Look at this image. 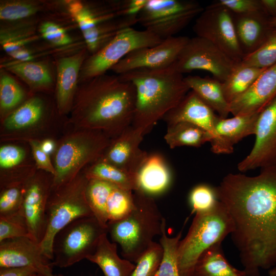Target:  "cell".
I'll return each instance as SVG.
<instances>
[{
    "label": "cell",
    "mask_w": 276,
    "mask_h": 276,
    "mask_svg": "<svg viewBox=\"0 0 276 276\" xmlns=\"http://www.w3.org/2000/svg\"><path fill=\"white\" fill-rule=\"evenodd\" d=\"M215 189L233 220L232 240L247 276L276 266V165L255 176L229 173Z\"/></svg>",
    "instance_id": "obj_1"
},
{
    "label": "cell",
    "mask_w": 276,
    "mask_h": 276,
    "mask_svg": "<svg viewBox=\"0 0 276 276\" xmlns=\"http://www.w3.org/2000/svg\"><path fill=\"white\" fill-rule=\"evenodd\" d=\"M135 90L119 75L104 74L79 83L71 121L80 129L100 131L110 139L132 124Z\"/></svg>",
    "instance_id": "obj_2"
},
{
    "label": "cell",
    "mask_w": 276,
    "mask_h": 276,
    "mask_svg": "<svg viewBox=\"0 0 276 276\" xmlns=\"http://www.w3.org/2000/svg\"><path fill=\"white\" fill-rule=\"evenodd\" d=\"M135 90L131 126L144 136L176 106L190 89L183 74L171 65L159 70L140 69L119 75Z\"/></svg>",
    "instance_id": "obj_3"
},
{
    "label": "cell",
    "mask_w": 276,
    "mask_h": 276,
    "mask_svg": "<svg viewBox=\"0 0 276 276\" xmlns=\"http://www.w3.org/2000/svg\"><path fill=\"white\" fill-rule=\"evenodd\" d=\"M133 195L134 209L123 219L108 222L107 231L112 242L119 245L123 258L136 263L154 238L161 235L164 218L152 197L138 190Z\"/></svg>",
    "instance_id": "obj_4"
},
{
    "label": "cell",
    "mask_w": 276,
    "mask_h": 276,
    "mask_svg": "<svg viewBox=\"0 0 276 276\" xmlns=\"http://www.w3.org/2000/svg\"><path fill=\"white\" fill-rule=\"evenodd\" d=\"M234 230L229 213L219 200L211 210L197 213L177 249L180 276H190L200 256Z\"/></svg>",
    "instance_id": "obj_5"
},
{
    "label": "cell",
    "mask_w": 276,
    "mask_h": 276,
    "mask_svg": "<svg viewBox=\"0 0 276 276\" xmlns=\"http://www.w3.org/2000/svg\"><path fill=\"white\" fill-rule=\"evenodd\" d=\"M88 179L84 172L70 181L52 187L46 209V229L40 243L43 255L53 259V243L56 235L71 222L94 216L86 197Z\"/></svg>",
    "instance_id": "obj_6"
},
{
    "label": "cell",
    "mask_w": 276,
    "mask_h": 276,
    "mask_svg": "<svg viewBox=\"0 0 276 276\" xmlns=\"http://www.w3.org/2000/svg\"><path fill=\"white\" fill-rule=\"evenodd\" d=\"M111 140L101 131L87 129H79L65 136L56 149L52 187L70 181L84 167L97 160Z\"/></svg>",
    "instance_id": "obj_7"
},
{
    "label": "cell",
    "mask_w": 276,
    "mask_h": 276,
    "mask_svg": "<svg viewBox=\"0 0 276 276\" xmlns=\"http://www.w3.org/2000/svg\"><path fill=\"white\" fill-rule=\"evenodd\" d=\"M107 227L94 216L80 218L70 223L56 235L53 243V266H71L95 251Z\"/></svg>",
    "instance_id": "obj_8"
},
{
    "label": "cell",
    "mask_w": 276,
    "mask_h": 276,
    "mask_svg": "<svg viewBox=\"0 0 276 276\" xmlns=\"http://www.w3.org/2000/svg\"><path fill=\"white\" fill-rule=\"evenodd\" d=\"M193 0H147L137 23L162 40L174 37L203 10Z\"/></svg>",
    "instance_id": "obj_9"
},
{
    "label": "cell",
    "mask_w": 276,
    "mask_h": 276,
    "mask_svg": "<svg viewBox=\"0 0 276 276\" xmlns=\"http://www.w3.org/2000/svg\"><path fill=\"white\" fill-rule=\"evenodd\" d=\"M163 40L146 30L130 27L121 31L98 51L86 58L80 70L79 84L105 74L133 51L157 45Z\"/></svg>",
    "instance_id": "obj_10"
},
{
    "label": "cell",
    "mask_w": 276,
    "mask_h": 276,
    "mask_svg": "<svg viewBox=\"0 0 276 276\" xmlns=\"http://www.w3.org/2000/svg\"><path fill=\"white\" fill-rule=\"evenodd\" d=\"M237 64L211 41L196 36L189 38L171 66L182 74L194 70L206 71L222 83Z\"/></svg>",
    "instance_id": "obj_11"
},
{
    "label": "cell",
    "mask_w": 276,
    "mask_h": 276,
    "mask_svg": "<svg viewBox=\"0 0 276 276\" xmlns=\"http://www.w3.org/2000/svg\"><path fill=\"white\" fill-rule=\"evenodd\" d=\"M193 29L197 36L211 41L236 63L244 58L235 32L233 14L227 8L213 3L197 17Z\"/></svg>",
    "instance_id": "obj_12"
},
{
    "label": "cell",
    "mask_w": 276,
    "mask_h": 276,
    "mask_svg": "<svg viewBox=\"0 0 276 276\" xmlns=\"http://www.w3.org/2000/svg\"><path fill=\"white\" fill-rule=\"evenodd\" d=\"M53 176L44 173L32 174L23 183L21 214L29 237L40 243L46 229V209L52 189Z\"/></svg>",
    "instance_id": "obj_13"
},
{
    "label": "cell",
    "mask_w": 276,
    "mask_h": 276,
    "mask_svg": "<svg viewBox=\"0 0 276 276\" xmlns=\"http://www.w3.org/2000/svg\"><path fill=\"white\" fill-rule=\"evenodd\" d=\"M189 39L186 36H174L157 45L135 50L110 70L120 75L136 70L167 68L176 61Z\"/></svg>",
    "instance_id": "obj_14"
},
{
    "label": "cell",
    "mask_w": 276,
    "mask_h": 276,
    "mask_svg": "<svg viewBox=\"0 0 276 276\" xmlns=\"http://www.w3.org/2000/svg\"><path fill=\"white\" fill-rule=\"evenodd\" d=\"M255 135L252 149L237 165L241 172L276 165V97L260 111Z\"/></svg>",
    "instance_id": "obj_15"
},
{
    "label": "cell",
    "mask_w": 276,
    "mask_h": 276,
    "mask_svg": "<svg viewBox=\"0 0 276 276\" xmlns=\"http://www.w3.org/2000/svg\"><path fill=\"white\" fill-rule=\"evenodd\" d=\"M144 135L131 125L117 137L98 159L109 163L134 176L148 153L140 147Z\"/></svg>",
    "instance_id": "obj_16"
},
{
    "label": "cell",
    "mask_w": 276,
    "mask_h": 276,
    "mask_svg": "<svg viewBox=\"0 0 276 276\" xmlns=\"http://www.w3.org/2000/svg\"><path fill=\"white\" fill-rule=\"evenodd\" d=\"M86 47L56 60V101L60 114L70 112L79 85L81 67L88 55Z\"/></svg>",
    "instance_id": "obj_17"
},
{
    "label": "cell",
    "mask_w": 276,
    "mask_h": 276,
    "mask_svg": "<svg viewBox=\"0 0 276 276\" xmlns=\"http://www.w3.org/2000/svg\"><path fill=\"white\" fill-rule=\"evenodd\" d=\"M260 112L234 116L231 118L218 116L215 124L214 136L210 142L211 151L217 154L232 153L236 144L255 134Z\"/></svg>",
    "instance_id": "obj_18"
},
{
    "label": "cell",
    "mask_w": 276,
    "mask_h": 276,
    "mask_svg": "<svg viewBox=\"0 0 276 276\" xmlns=\"http://www.w3.org/2000/svg\"><path fill=\"white\" fill-rule=\"evenodd\" d=\"M33 266L38 270L53 266L43 254L40 245L29 237L0 242V268Z\"/></svg>",
    "instance_id": "obj_19"
},
{
    "label": "cell",
    "mask_w": 276,
    "mask_h": 276,
    "mask_svg": "<svg viewBox=\"0 0 276 276\" xmlns=\"http://www.w3.org/2000/svg\"><path fill=\"white\" fill-rule=\"evenodd\" d=\"M276 97V64L265 69L251 87L229 104L233 116L260 112Z\"/></svg>",
    "instance_id": "obj_20"
},
{
    "label": "cell",
    "mask_w": 276,
    "mask_h": 276,
    "mask_svg": "<svg viewBox=\"0 0 276 276\" xmlns=\"http://www.w3.org/2000/svg\"><path fill=\"white\" fill-rule=\"evenodd\" d=\"M233 14L236 34L244 56L260 47L274 29L271 18L262 11Z\"/></svg>",
    "instance_id": "obj_21"
},
{
    "label": "cell",
    "mask_w": 276,
    "mask_h": 276,
    "mask_svg": "<svg viewBox=\"0 0 276 276\" xmlns=\"http://www.w3.org/2000/svg\"><path fill=\"white\" fill-rule=\"evenodd\" d=\"M218 116L193 90L163 118L167 125L185 122L196 125L214 136V126Z\"/></svg>",
    "instance_id": "obj_22"
},
{
    "label": "cell",
    "mask_w": 276,
    "mask_h": 276,
    "mask_svg": "<svg viewBox=\"0 0 276 276\" xmlns=\"http://www.w3.org/2000/svg\"><path fill=\"white\" fill-rule=\"evenodd\" d=\"M172 179L170 169L160 154H148L137 175L138 191L152 197L161 194L170 187Z\"/></svg>",
    "instance_id": "obj_23"
},
{
    "label": "cell",
    "mask_w": 276,
    "mask_h": 276,
    "mask_svg": "<svg viewBox=\"0 0 276 276\" xmlns=\"http://www.w3.org/2000/svg\"><path fill=\"white\" fill-rule=\"evenodd\" d=\"M5 70L16 75L34 90H47L53 87L54 77L45 61L13 60L2 64Z\"/></svg>",
    "instance_id": "obj_24"
},
{
    "label": "cell",
    "mask_w": 276,
    "mask_h": 276,
    "mask_svg": "<svg viewBox=\"0 0 276 276\" xmlns=\"http://www.w3.org/2000/svg\"><path fill=\"white\" fill-rule=\"evenodd\" d=\"M107 234L102 236L95 251L87 260L97 264L104 276H131L135 264L120 257L117 244L109 241Z\"/></svg>",
    "instance_id": "obj_25"
},
{
    "label": "cell",
    "mask_w": 276,
    "mask_h": 276,
    "mask_svg": "<svg viewBox=\"0 0 276 276\" xmlns=\"http://www.w3.org/2000/svg\"><path fill=\"white\" fill-rule=\"evenodd\" d=\"M137 23V15L118 16L82 31L85 47L91 54L98 51L121 31Z\"/></svg>",
    "instance_id": "obj_26"
},
{
    "label": "cell",
    "mask_w": 276,
    "mask_h": 276,
    "mask_svg": "<svg viewBox=\"0 0 276 276\" xmlns=\"http://www.w3.org/2000/svg\"><path fill=\"white\" fill-rule=\"evenodd\" d=\"M185 81L189 88L217 115L221 118H227L231 113L229 104L223 93L222 83L210 77L189 76L185 77Z\"/></svg>",
    "instance_id": "obj_27"
},
{
    "label": "cell",
    "mask_w": 276,
    "mask_h": 276,
    "mask_svg": "<svg viewBox=\"0 0 276 276\" xmlns=\"http://www.w3.org/2000/svg\"><path fill=\"white\" fill-rule=\"evenodd\" d=\"M190 276H247L244 270L233 267L227 261L221 243L211 247L200 256Z\"/></svg>",
    "instance_id": "obj_28"
},
{
    "label": "cell",
    "mask_w": 276,
    "mask_h": 276,
    "mask_svg": "<svg viewBox=\"0 0 276 276\" xmlns=\"http://www.w3.org/2000/svg\"><path fill=\"white\" fill-rule=\"evenodd\" d=\"M46 111L44 101L38 96L30 98L11 112L3 125L9 130H19L31 127L39 123Z\"/></svg>",
    "instance_id": "obj_29"
},
{
    "label": "cell",
    "mask_w": 276,
    "mask_h": 276,
    "mask_svg": "<svg viewBox=\"0 0 276 276\" xmlns=\"http://www.w3.org/2000/svg\"><path fill=\"white\" fill-rule=\"evenodd\" d=\"M212 135L203 128L181 122L167 125L164 139L171 149L181 146L199 147L212 140Z\"/></svg>",
    "instance_id": "obj_30"
},
{
    "label": "cell",
    "mask_w": 276,
    "mask_h": 276,
    "mask_svg": "<svg viewBox=\"0 0 276 276\" xmlns=\"http://www.w3.org/2000/svg\"><path fill=\"white\" fill-rule=\"evenodd\" d=\"M265 70L237 64L222 82L224 95L229 104L248 90Z\"/></svg>",
    "instance_id": "obj_31"
},
{
    "label": "cell",
    "mask_w": 276,
    "mask_h": 276,
    "mask_svg": "<svg viewBox=\"0 0 276 276\" xmlns=\"http://www.w3.org/2000/svg\"><path fill=\"white\" fill-rule=\"evenodd\" d=\"M88 179H98L120 188L135 191L137 190L135 177L106 162L98 159L84 172Z\"/></svg>",
    "instance_id": "obj_32"
},
{
    "label": "cell",
    "mask_w": 276,
    "mask_h": 276,
    "mask_svg": "<svg viewBox=\"0 0 276 276\" xmlns=\"http://www.w3.org/2000/svg\"><path fill=\"white\" fill-rule=\"evenodd\" d=\"M116 185L98 180L88 179L86 197L94 216L103 225L107 227L108 222L107 204L110 194Z\"/></svg>",
    "instance_id": "obj_33"
},
{
    "label": "cell",
    "mask_w": 276,
    "mask_h": 276,
    "mask_svg": "<svg viewBox=\"0 0 276 276\" xmlns=\"http://www.w3.org/2000/svg\"><path fill=\"white\" fill-rule=\"evenodd\" d=\"M159 243L163 254L155 276H180L177 261V249L181 237V231L175 237H170L166 231V220L164 218Z\"/></svg>",
    "instance_id": "obj_34"
},
{
    "label": "cell",
    "mask_w": 276,
    "mask_h": 276,
    "mask_svg": "<svg viewBox=\"0 0 276 276\" xmlns=\"http://www.w3.org/2000/svg\"><path fill=\"white\" fill-rule=\"evenodd\" d=\"M25 93L17 81L6 70H1L0 107L2 111L14 110L20 105Z\"/></svg>",
    "instance_id": "obj_35"
},
{
    "label": "cell",
    "mask_w": 276,
    "mask_h": 276,
    "mask_svg": "<svg viewBox=\"0 0 276 276\" xmlns=\"http://www.w3.org/2000/svg\"><path fill=\"white\" fill-rule=\"evenodd\" d=\"M134 208L133 191L116 186L110 194L107 204L108 222L123 219Z\"/></svg>",
    "instance_id": "obj_36"
},
{
    "label": "cell",
    "mask_w": 276,
    "mask_h": 276,
    "mask_svg": "<svg viewBox=\"0 0 276 276\" xmlns=\"http://www.w3.org/2000/svg\"><path fill=\"white\" fill-rule=\"evenodd\" d=\"M39 2L32 1H6L0 4V19L13 22L31 18L41 9Z\"/></svg>",
    "instance_id": "obj_37"
},
{
    "label": "cell",
    "mask_w": 276,
    "mask_h": 276,
    "mask_svg": "<svg viewBox=\"0 0 276 276\" xmlns=\"http://www.w3.org/2000/svg\"><path fill=\"white\" fill-rule=\"evenodd\" d=\"M241 65L266 69L276 64V29L254 52L244 57Z\"/></svg>",
    "instance_id": "obj_38"
},
{
    "label": "cell",
    "mask_w": 276,
    "mask_h": 276,
    "mask_svg": "<svg viewBox=\"0 0 276 276\" xmlns=\"http://www.w3.org/2000/svg\"><path fill=\"white\" fill-rule=\"evenodd\" d=\"M23 183L2 188L0 195V217L21 215Z\"/></svg>",
    "instance_id": "obj_39"
},
{
    "label": "cell",
    "mask_w": 276,
    "mask_h": 276,
    "mask_svg": "<svg viewBox=\"0 0 276 276\" xmlns=\"http://www.w3.org/2000/svg\"><path fill=\"white\" fill-rule=\"evenodd\" d=\"M219 201L215 187L202 183L194 187L189 196L192 213L208 211Z\"/></svg>",
    "instance_id": "obj_40"
},
{
    "label": "cell",
    "mask_w": 276,
    "mask_h": 276,
    "mask_svg": "<svg viewBox=\"0 0 276 276\" xmlns=\"http://www.w3.org/2000/svg\"><path fill=\"white\" fill-rule=\"evenodd\" d=\"M163 254L160 244L154 241L136 263L131 276H155Z\"/></svg>",
    "instance_id": "obj_41"
},
{
    "label": "cell",
    "mask_w": 276,
    "mask_h": 276,
    "mask_svg": "<svg viewBox=\"0 0 276 276\" xmlns=\"http://www.w3.org/2000/svg\"><path fill=\"white\" fill-rule=\"evenodd\" d=\"M26 236L29 237V233L22 215L0 217V242Z\"/></svg>",
    "instance_id": "obj_42"
},
{
    "label": "cell",
    "mask_w": 276,
    "mask_h": 276,
    "mask_svg": "<svg viewBox=\"0 0 276 276\" xmlns=\"http://www.w3.org/2000/svg\"><path fill=\"white\" fill-rule=\"evenodd\" d=\"M39 30L42 37L53 45L64 46L72 42V38L66 30L55 22H44L40 25Z\"/></svg>",
    "instance_id": "obj_43"
},
{
    "label": "cell",
    "mask_w": 276,
    "mask_h": 276,
    "mask_svg": "<svg viewBox=\"0 0 276 276\" xmlns=\"http://www.w3.org/2000/svg\"><path fill=\"white\" fill-rule=\"evenodd\" d=\"M34 33L33 26L28 22L13 25L1 29V44L18 40L33 36Z\"/></svg>",
    "instance_id": "obj_44"
},
{
    "label": "cell",
    "mask_w": 276,
    "mask_h": 276,
    "mask_svg": "<svg viewBox=\"0 0 276 276\" xmlns=\"http://www.w3.org/2000/svg\"><path fill=\"white\" fill-rule=\"evenodd\" d=\"M25 151L20 147L7 145L0 148V167L9 169L19 164L24 159Z\"/></svg>",
    "instance_id": "obj_45"
},
{
    "label": "cell",
    "mask_w": 276,
    "mask_h": 276,
    "mask_svg": "<svg viewBox=\"0 0 276 276\" xmlns=\"http://www.w3.org/2000/svg\"><path fill=\"white\" fill-rule=\"evenodd\" d=\"M213 3L227 8L233 14L262 11L259 0H218Z\"/></svg>",
    "instance_id": "obj_46"
},
{
    "label": "cell",
    "mask_w": 276,
    "mask_h": 276,
    "mask_svg": "<svg viewBox=\"0 0 276 276\" xmlns=\"http://www.w3.org/2000/svg\"><path fill=\"white\" fill-rule=\"evenodd\" d=\"M29 143L37 168L54 176L55 174L54 166L51 163L49 155L42 149L40 142L30 140Z\"/></svg>",
    "instance_id": "obj_47"
},
{
    "label": "cell",
    "mask_w": 276,
    "mask_h": 276,
    "mask_svg": "<svg viewBox=\"0 0 276 276\" xmlns=\"http://www.w3.org/2000/svg\"><path fill=\"white\" fill-rule=\"evenodd\" d=\"M38 273L33 266L0 268V276H30Z\"/></svg>",
    "instance_id": "obj_48"
},
{
    "label": "cell",
    "mask_w": 276,
    "mask_h": 276,
    "mask_svg": "<svg viewBox=\"0 0 276 276\" xmlns=\"http://www.w3.org/2000/svg\"><path fill=\"white\" fill-rule=\"evenodd\" d=\"M37 38L33 36L25 39L9 41L2 44L3 48L8 54L19 51L25 48L26 45Z\"/></svg>",
    "instance_id": "obj_49"
},
{
    "label": "cell",
    "mask_w": 276,
    "mask_h": 276,
    "mask_svg": "<svg viewBox=\"0 0 276 276\" xmlns=\"http://www.w3.org/2000/svg\"><path fill=\"white\" fill-rule=\"evenodd\" d=\"M261 10L272 18L276 17V0H259Z\"/></svg>",
    "instance_id": "obj_50"
},
{
    "label": "cell",
    "mask_w": 276,
    "mask_h": 276,
    "mask_svg": "<svg viewBox=\"0 0 276 276\" xmlns=\"http://www.w3.org/2000/svg\"><path fill=\"white\" fill-rule=\"evenodd\" d=\"M41 147L43 151L50 155L55 149V144L51 140H45L40 142Z\"/></svg>",
    "instance_id": "obj_51"
},
{
    "label": "cell",
    "mask_w": 276,
    "mask_h": 276,
    "mask_svg": "<svg viewBox=\"0 0 276 276\" xmlns=\"http://www.w3.org/2000/svg\"><path fill=\"white\" fill-rule=\"evenodd\" d=\"M41 276H62L61 275L54 274L52 272V266L47 267L41 269L38 273Z\"/></svg>",
    "instance_id": "obj_52"
},
{
    "label": "cell",
    "mask_w": 276,
    "mask_h": 276,
    "mask_svg": "<svg viewBox=\"0 0 276 276\" xmlns=\"http://www.w3.org/2000/svg\"><path fill=\"white\" fill-rule=\"evenodd\" d=\"M268 274L269 276H276V266L269 270Z\"/></svg>",
    "instance_id": "obj_53"
},
{
    "label": "cell",
    "mask_w": 276,
    "mask_h": 276,
    "mask_svg": "<svg viewBox=\"0 0 276 276\" xmlns=\"http://www.w3.org/2000/svg\"><path fill=\"white\" fill-rule=\"evenodd\" d=\"M271 21L273 27L276 29V17L271 18Z\"/></svg>",
    "instance_id": "obj_54"
},
{
    "label": "cell",
    "mask_w": 276,
    "mask_h": 276,
    "mask_svg": "<svg viewBox=\"0 0 276 276\" xmlns=\"http://www.w3.org/2000/svg\"><path fill=\"white\" fill-rule=\"evenodd\" d=\"M30 276H41V275L40 274H38V273H35V274L31 275Z\"/></svg>",
    "instance_id": "obj_55"
}]
</instances>
